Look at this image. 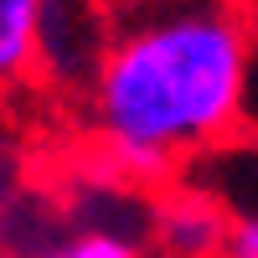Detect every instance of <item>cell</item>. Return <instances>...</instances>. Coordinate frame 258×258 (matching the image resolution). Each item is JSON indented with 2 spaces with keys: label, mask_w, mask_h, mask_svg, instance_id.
<instances>
[{
  "label": "cell",
  "mask_w": 258,
  "mask_h": 258,
  "mask_svg": "<svg viewBox=\"0 0 258 258\" xmlns=\"http://www.w3.org/2000/svg\"><path fill=\"white\" fill-rule=\"evenodd\" d=\"M253 26L243 0H165L109 31L83 83L88 129L119 181H165L248 124Z\"/></svg>",
  "instance_id": "6da1fadb"
},
{
  "label": "cell",
  "mask_w": 258,
  "mask_h": 258,
  "mask_svg": "<svg viewBox=\"0 0 258 258\" xmlns=\"http://www.w3.org/2000/svg\"><path fill=\"white\" fill-rule=\"evenodd\" d=\"M103 41H109V26L93 0H47L36 26V73L52 83H68V88H83Z\"/></svg>",
  "instance_id": "7a4b0ae2"
},
{
  "label": "cell",
  "mask_w": 258,
  "mask_h": 258,
  "mask_svg": "<svg viewBox=\"0 0 258 258\" xmlns=\"http://www.w3.org/2000/svg\"><path fill=\"white\" fill-rule=\"evenodd\" d=\"M232 212L197 186H176L150 207V248L160 258H222Z\"/></svg>",
  "instance_id": "3957f363"
},
{
  "label": "cell",
  "mask_w": 258,
  "mask_h": 258,
  "mask_svg": "<svg viewBox=\"0 0 258 258\" xmlns=\"http://www.w3.org/2000/svg\"><path fill=\"white\" fill-rule=\"evenodd\" d=\"M47 0H0V93L36 78V26Z\"/></svg>",
  "instance_id": "277c9868"
},
{
  "label": "cell",
  "mask_w": 258,
  "mask_h": 258,
  "mask_svg": "<svg viewBox=\"0 0 258 258\" xmlns=\"http://www.w3.org/2000/svg\"><path fill=\"white\" fill-rule=\"evenodd\" d=\"M41 258H145V248H140V238H129L119 227H83L73 238L52 243Z\"/></svg>",
  "instance_id": "5b68a950"
},
{
  "label": "cell",
  "mask_w": 258,
  "mask_h": 258,
  "mask_svg": "<svg viewBox=\"0 0 258 258\" xmlns=\"http://www.w3.org/2000/svg\"><path fill=\"white\" fill-rule=\"evenodd\" d=\"M222 258H258V217H253V212H238V217L227 222Z\"/></svg>",
  "instance_id": "8992f818"
}]
</instances>
